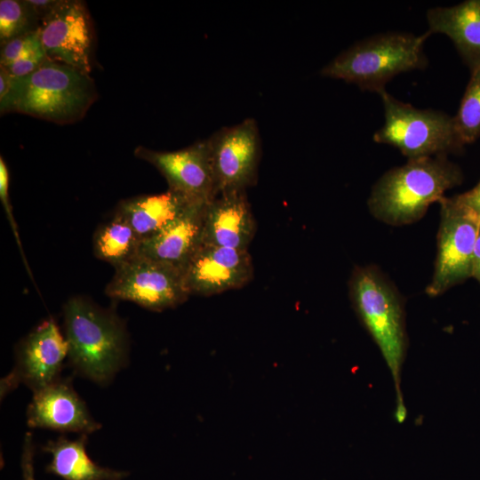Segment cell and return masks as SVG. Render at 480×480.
Returning <instances> with one entry per match:
<instances>
[{"instance_id":"obj_1","label":"cell","mask_w":480,"mask_h":480,"mask_svg":"<svg viewBox=\"0 0 480 480\" xmlns=\"http://www.w3.org/2000/svg\"><path fill=\"white\" fill-rule=\"evenodd\" d=\"M460 168L447 155L410 159L387 171L374 183L368 208L377 220L392 226L420 220L428 206L462 182Z\"/></svg>"},{"instance_id":"obj_2","label":"cell","mask_w":480,"mask_h":480,"mask_svg":"<svg viewBox=\"0 0 480 480\" xmlns=\"http://www.w3.org/2000/svg\"><path fill=\"white\" fill-rule=\"evenodd\" d=\"M354 310L371 335L391 372L396 394L395 417L404 421L407 412L401 393V372L408 340L404 302L394 284L373 266L356 267L348 281Z\"/></svg>"},{"instance_id":"obj_3","label":"cell","mask_w":480,"mask_h":480,"mask_svg":"<svg viewBox=\"0 0 480 480\" xmlns=\"http://www.w3.org/2000/svg\"><path fill=\"white\" fill-rule=\"evenodd\" d=\"M429 36L428 31L420 36L398 31L374 35L340 53L320 73L380 93L396 75L425 68L423 48Z\"/></svg>"},{"instance_id":"obj_4","label":"cell","mask_w":480,"mask_h":480,"mask_svg":"<svg viewBox=\"0 0 480 480\" xmlns=\"http://www.w3.org/2000/svg\"><path fill=\"white\" fill-rule=\"evenodd\" d=\"M68 358L77 372L97 383L108 382L124 364L127 340L114 314L82 297L64 307Z\"/></svg>"},{"instance_id":"obj_5","label":"cell","mask_w":480,"mask_h":480,"mask_svg":"<svg viewBox=\"0 0 480 480\" xmlns=\"http://www.w3.org/2000/svg\"><path fill=\"white\" fill-rule=\"evenodd\" d=\"M90 74L47 59L20 77L16 111L59 124L81 120L97 100Z\"/></svg>"},{"instance_id":"obj_6","label":"cell","mask_w":480,"mask_h":480,"mask_svg":"<svg viewBox=\"0 0 480 480\" xmlns=\"http://www.w3.org/2000/svg\"><path fill=\"white\" fill-rule=\"evenodd\" d=\"M384 123L373 141L390 145L410 159L448 155L464 146L454 116L435 109L417 108L386 90L380 92Z\"/></svg>"},{"instance_id":"obj_7","label":"cell","mask_w":480,"mask_h":480,"mask_svg":"<svg viewBox=\"0 0 480 480\" xmlns=\"http://www.w3.org/2000/svg\"><path fill=\"white\" fill-rule=\"evenodd\" d=\"M438 203L436 257L432 279L425 291L430 297L441 295L472 276L473 256L480 228V219L456 196H444Z\"/></svg>"},{"instance_id":"obj_8","label":"cell","mask_w":480,"mask_h":480,"mask_svg":"<svg viewBox=\"0 0 480 480\" xmlns=\"http://www.w3.org/2000/svg\"><path fill=\"white\" fill-rule=\"evenodd\" d=\"M115 270L105 290L113 299L162 311L182 304L189 297L183 272L172 265L137 255Z\"/></svg>"},{"instance_id":"obj_9","label":"cell","mask_w":480,"mask_h":480,"mask_svg":"<svg viewBox=\"0 0 480 480\" xmlns=\"http://www.w3.org/2000/svg\"><path fill=\"white\" fill-rule=\"evenodd\" d=\"M208 140L216 196L246 190L256 182L260 137L256 121L222 127Z\"/></svg>"},{"instance_id":"obj_10","label":"cell","mask_w":480,"mask_h":480,"mask_svg":"<svg viewBox=\"0 0 480 480\" xmlns=\"http://www.w3.org/2000/svg\"><path fill=\"white\" fill-rule=\"evenodd\" d=\"M84 2L60 0L39 28L47 58L90 74L92 68L94 33Z\"/></svg>"},{"instance_id":"obj_11","label":"cell","mask_w":480,"mask_h":480,"mask_svg":"<svg viewBox=\"0 0 480 480\" xmlns=\"http://www.w3.org/2000/svg\"><path fill=\"white\" fill-rule=\"evenodd\" d=\"M134 156L155 166L167 181L168 188L196 201L216 196L208 140L175 151H157L143 146Z\"/></svg>"},{"instance_id":"obj_12","label":"cell","mask_w":480,"mask_h":480,"mask_svg":"<svg viewBox=\"0 0 480 480\" xmlns=\"http://www.w3.org/2000/svg\"><path fill=\"white\" fill-rule=\"evenodd\" d=\"M68 355V342L57 324L53 319L45 320L20 343L16 366L2 380V394L20 382L33 392L52 384L60 379Z\"/></svg>"},{"instance_id":"obj_13","label":"cell","mask_w":480,"mask_h":480,"mask_svg":"<svg viewBox=\"0 0 480 480\" xmlns=\"http://www.w3.org/2000/svg\"><path fill=\"white\" fill-rule=\"evenodd\" d=\"M190 295L212 296L240 289L253 277L248 250L201 244L183 270Z\"/></svg>"},{"instance_id":"obj_14","label":"cell","mask_w":480,"mask_h":480,"mask_svg":"<svg viewBox=\"0 0 480 480\" xmlns=\"http://www.w3.org/2000/svg\"><path fill=\"white\" fill-rule=\"evenodd\" d=\"M28 424L62 432L90 434L100 428L71 382L60 378L34 392L27 411Z\"/></svg>"},{"instance_id":"obj_15","label":"cell","mask_w":480,"mask_h":480,"mask_svg":"<svg viewBox=\"0 0 480 480\" xmlns=\"http://www.w3.org/2000/svg\"><path fill=\"white\" fill-rule=\"evenodd\" d=\"M255 231L256 221L244 190L221 193L208 202L202 244L248 250Z\"/></svg>"},{"instance_id":"obj_16","label":"cell","mask_w":480,"mask_h":480,"mask_svg":"<svg viewBox=\"0 0 480 480\" xmlns=\"http://www.w3.org/2000/svg\"><path fill=\"white\" fill-rule=\"evenodd\" d=\"M208 202H196L156 234L141 240L138 255L185 269L202 244Z\"/></svg>"},{"instance_id":"obj_17","label":"cell","mask_w":480,"mask_h":480,"mask_svg":"<svg viewBox=\"0 0 480 480\" xmlns=\"http://www.w3.org/2000/svg\"><path fill=\"white\" fill-rule=\"evenodd\" d=\"M426 17L429 35L447 36L470 71L480 68V0L434 7L427 11Z\"/></svg>"},{"instance_id":"obj_18","label":"cell","mask_w":480,"mask_h":480,"mask_svg":"<svg viewBox=\"0 0 480 480\" xmlns=\"http://www.w3.org/2000/svg\"><path fill=\"white\" fill-rule=\"evenodd\" d=\"M196 202L200 201L168 188L160 194L124 199L117 204L115 214L124 218L143 240L162 230Z\"/></svg>"},{"instance_id":"obj_19","label":"cell","mask_w":480,"mask_h":480,"mask_svg":"<svg viewBox=\"0 0 480 480\" xmlns=\"http://www.w3.org/2000/svg\"><path fill=\"white\" fill-rule=\"evenodd\" d=\"M85 445V435L76 440L61 436L49 441L43 447L52 455L45 471L63 480H122L128 476V472L99 466L86 453Z\"/></svg>"},{"instance_id":"obj_20","label":"cell","mask_w":480,"mask_h":480,"mask_svg":"<svg viewBox=\"0 0 480 480\" xmlns=\"http://www.w3.org/2000/svg\"><path fill=\"white\" fill-rule=\"evenodd\" d=\"M140 242L132 226L114 213L112 219L95 232L94 253L101 260L116 268L138 255Z\"/></svg>"},{"instance_id":"obj_21","label":"cell","mask_w":480,"mask_h":480,"mask_svg":"<svg viewBox=\"0 0 480 480\" xmlns=\"http://www.w3.org/2000/svg\"><path fill=\"white\" fill-rule=\"evenodd\" d=\"M41 21L28 0L0 1V43L39 29Z\"/></svg>"},{"instance_id":"obj_22","label":"cell","mask_w":480,"mask_h":480,"mask_svg":"<svg viewBox=\"0 0 480 480\" xmlns=\"http://www.w3.org/2000/svg\"><path fill=\"white\" fill-rule=\"evenodd\" d=\"M454 121L464 145L480 137V68L471 71Z\"/></svg>"},{"instance_id":"obj_23","label":"cell","mask_w":480,"mask_h":480,"mask_svg":"<svg viewBox=\"0 0 480 480\" xmlns=\"http://www.w3.org/2000/svg\"><path fill=\"white\" fill-rule=\"evenodd\" d=\"M44 50L39 29L1 44L0 66H7L16 60Z\"/></svg>"},{"instance_id":"obj_24","label":"cell","mask_w":480,"mask_h":480,"mask_svg":"<svg viewBox=\"0 0 480 480\" xmlns=\"http://www.w3.org/2000/svg\"><path fill=\"white\" fill-rule=\"evenodd\" d=\"M20 77L11 75L0 66V112L1 115L16 111Z\"/></svg>"},{"instance_id":"obj_25","label":"cell","mask_w":480,"mask_h":480,"mask_svg":"<svg viewBox=\"0 0 480 480\" xmlns=\"http://www.w3.org/2000/svg\"><path fill=\"white\" fill-rule=\"evenodd\" d=\"M47 59L44 50H41L2 67L14 76L25 77L37 70Z\"/></svg>"},{"instance_id":"obj_26","label":"cell","mask_w":480,"mask_h":480,"mask_svg":"<svg viewBox=\"0 0 480 480\" xmlns=\"http://www.w3.org/2000/svg\"><path fill=\"white\" fill-rule=\"evenodd\" d=\"M9 180H10V177H9L8 168L6 166V164L3 156H0V199L4 206V209L5 211V213L7 215V218L10 221V224L12 226V228L13 230L15 238L17 239L18 244L20 247L21 244L20 242L18 226L14 220L12 204H11L10 197H9Z\"/></svg>"},{"instance_id":"obj_27","label":"cell","mask_w":480,"mask_h":480,"mask_svg":"<svg viewBox=\"0 0 480 480\" xmlns=\"http://www.w3.org/2000/svg\"><path fill=\"white\" fill-rule=\"evenodd\" d=\"M34 454L32 435L27 433L20 461L23 480H36L34 474Z\"/></svg>"},{"instance_id":"obj_28","label":"cell","mask_w":480,"mask_h":480,"mask_svg":"<svg viewBox=\"0 0 480 480\" xmlns=\"http://www.w3.org/2000/svg\"><path fill=\"white\" fill-rule=\"evenodd\" d=\"M457 198L480 219V181L472 189L456 196Z\"/></svg>"},{"instance_id":"obj_29","label":"cell","mask_w":480,"mask_h":480,"mask_svg":"<svg viewBox=\"0 0 480 480\" xmlns=\"http://www.w3.org/2000/svg\"><path fill=\"white\" fill-rule=\"evenodd\" d=\"M41 23L60 4V0H28Z\"/></svg>"},{"instance_id":"obj_30","label":"cell","mask_w":480,"mask_h":480,"mask_svg":"<svg viewBox=\"0 0 480 480\" xmlns=\"http://www.w3.org/2000/svg\"><path fill=\"white\" fill-rule=\"evenodd\" d=\"M472 276L480 284V228L474 251Z\"/></svg>"}]
</instances>
